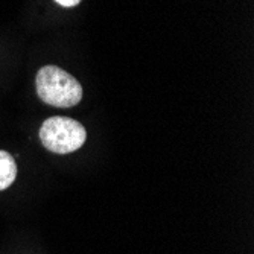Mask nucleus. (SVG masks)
<instances>
[{"instance_id":"nucleus-2","label":"nucleus","mask_w":254,"mask_h":254,"mask_svg":"<svg viewBox=\"0 0 254 254\" xmlns=\"http://www.w3.org/2000/svg\"><path fill=\"white\" fill-rule=\"evenodd\" d=\"M40 140L51 152L70 154L85 143L87 131L75 119L57 116L43 122L40 128Z\"/></svg>"},{"instance_id":"nucleus-4","label":"nucleus","mask_w":254,"mask_h":254,"mask_svg":"<svg viewBox=\"0 0 254 254\" xmlns=\"http://www.w3.org/2000/svg\"><path fill=\"white\" fill-rule=\"evenodd\" d=\"M57 3H60L61 6H65V8H72V6H76L78 3H81V0H55Z\"/></svg>"},{"instance_id":"nucleus-3","label":"nucleus","mask_w":254,"mask_h":254,"mask_svg":"<svg viewBox=\"0 0 254 254\" xmlns=\"http://www.w3.org/2000/svg\"><path fill=\"white\" fill-rule=\"evenodd\" d=\"M15 177L17 165L14 161V157L6 151H0V190L8 189L15 181Z\"/></svg>"},{"instance_id":"nucleus-1","label":"nucleus","mask_w":254,"mask_h":254,"mask_svg":"<svg viewBox=\"0 0 254 254\" xmlns=\"http://www.w3.org/2000/svg\"><path fill=\"white\" fill-rule=\"evenodd\" d=\"M35 87L38 98L52 107L70 108L82 99V85L79 81L57 65L41 67L35 78Z\"/></svg>"}]
</instances>
